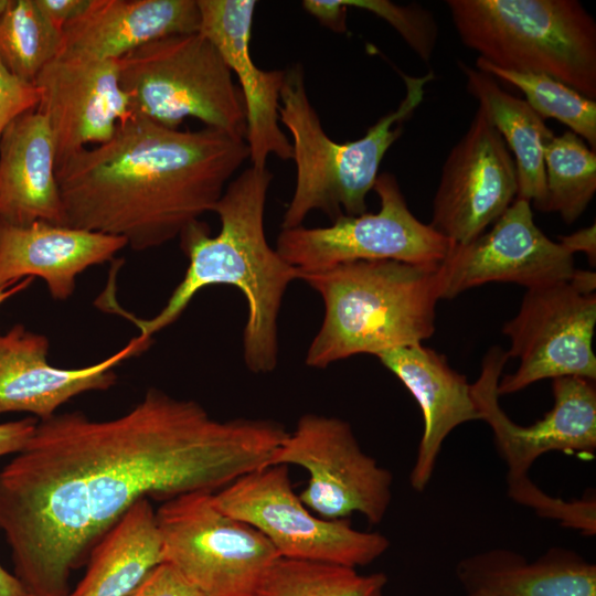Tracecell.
I'll return each instance as SVG.
<instances>
[{"instance_id":"6da1fadb","label":"cell","mask_w":596,"mask_h":596,"mask_svg":"<svg viewBox=\"0 0 596 596\" xmlns=\"http://www.w3.org/2000/svg\"><path fill=\"white\" fill-rule=\"evenodd\" d=\"M278 422L217 419L193 400L151 387L125 414L39 421L0 470V530L29 596H67L74 570L142 498L214 493L270 465Z\"/></svg>"},{"instance_id":"7a4b0ae2","label":"cell","mask_w":596,"mask_h":596,"mask_svg":"<svg viewBox=\"0 0 596 596\" xmlns=\"http://www.w3.org/2000/svg\"><path fill=\"white\" fill-rule=\"evenodd\" d=\"M247 158L242 137L130 116L56 169L65 225L123 237L138 252L162 246L213 212Z\"/></svg>"},{"instance_id":"3957f363","label":"cell","mask_w":596,"mask_h":596,"mask_svg":"<svg viewBox=\"0 0 596 596\" xmlns=\"http://www.w3.org/2000/svg\"><path fill=\"white\" fill-rule=\"evenodd\" d=\"M273 173L249 167L233 178L215 204L221 228L211 236L200 220L179 236L189 258L183 279L163 308L149 319L137 318L116 300L113 280L95 301L105 311L131 321L149 338L175 322L193 297L211 285H230L242 291L247 318L242 347L246 368L256 374L269 373L278 362V316L288 286L300 273L273 248L265 232V206Z\"/></svg>"},{"instance_id":"277c9868","label":"cell","mask_w":596,"mask_h":596,"mask_svg":"<svg viewBox=\"0 0 596 596\" xmlns=\"http://www.w3.org/2000/svg\"><path fill=\"white\" fill-rule=\"evenodd\" d=\"M439 265L355 260L300 279L323 302V319L305 363L326 369L356 354L423 343L435 332Z\"/></svg>"},{"instance_id":"5b68a950","label":"cell","mask_w":596,"mask_h":596,"mask_svg":"<svg viewBox=\"0 0 596 596\" xmlns=\"http://www.w3.org/2000/svg\"><path fill=\"white\" fill-rule=\"evenodd\" d=\"M401 76L406 92L397 108L381 117L363 137L339 143L321 125L309 99L301 65L285 71L279 121L290 134L296 182L281 230L302 225L312 211H321L331 222L342 215L366 212V195L373 190L381 162L402 136L403 123L423 102L425 86L434 73Z\"/></svg>"},{"instance_id":"8992f818","label":"cell","mask_w":596,"mask_h":596,"mask_svg":"<svg viewBox=\"0 0 596 596\" xmlns=\"http://www.w3.org/2000/svg\"><path fill=\"white\" fill-rule=\"evenodd\" d=\"M465 46L502 70L551 76L596 99V21L577 0H447Z\"/></svg>"},{"instance_id":"52a82bcc","label":"cell","mask_w":596,"mask_h":596,"mask_svg":"<svg viewBox=\"0 0 596 596\" xmlns=\"http://www.w3.org/2000/svg\"><path fill=\"white\" fill-rule=\"evenodd\" d=\"M131 116L179 129L187 118L245 139L242 93L201 32L153 40L117 61Z\"/></svg>"},{"instance_id":"ba28073f","label":"cell","mask_w":596,"mask_h":596,"mask_svg":"<svg viewBox=\"0 0 596 596\" xmlns=\"http://www.w3.org/2000/svg\"><path fill=\"white\" fill-rule=\"evenodd\" d=\"M223 513L259 531L279 557L366 566L390 547L386 535L360 531L349 519L327 520L312 513L294 491L289 468L269 465L212 493Z\"/></svg>"},{"instance_id":"9c48e42d","label":"cell","mask_w":596,"mask_h":596,"mask_svg":"<svg viewBox=\"0 0 596 596\" xmlns=\"http://www.w3.org/2000/svg\"><path fill=\"white\" fill-rule=\"evenodd\" d=\"M156 519L163 562L203 596H255L279 557L259 531L219 510L211 492L163 501Z\"/></svg>"},{"instance_id":"30bf717a","label":"cell","mask_w":596,"mask_h":596,"mask_svg":"<svg viewBox=\"0 0 596 596\" xmlns=\"http://www.w3.org/2000/svg\"><path fill=\"white\" fill-rule=\"evenodd\" d=\"M595 287V273L577 269L571 280L526 289L518 312L502 327L510 340L508 358L518 359L519 365L501 375L499 396L545 379L596 380Z\"/></svg>"},{"instance_id":"8fae6325","label":"cell","mask_w":596,"mask_h":596,"mask_svg":"<svg viewBox=\"0 0 596 596\" xmlns=\"http://www.w3.org/2000/svg\"><path fill=\"white\" fill-rule=\"evenodd\" d=\"M373 190L380 199L376 213L342 215L328 226L281 230L276 251L300 277L355 260L439 265L453 244L412 213L396 177L379 173Z\"/></svg>"},{"instance_id":"7c38bea8","label":"cell","mask_w":596,"mask_h":596,"mask_svg":"<svg viewBox=\"0 0 596 596\" xmlns=\"http://www.w3.org/2000/svg\"><path fill=\"white\" fill-rule=\"evenodd\" d=\"M270 465L304 468L309 479L299 499L327 520L359 513L379 524L392 501L391 471L363 451L351 425L339 417L301 415Z\"/></svg>"},{"instance_id":"4fadbf2b","label":"cell","mask_w":596,"mask_h":596,"mask_svg":"<svg viewBox=\"0 0 596 596\" xmlns=\"http://www.w3.org/2000/svg\"><path fill=\"white\" fill-rule=\"evenodd\" d=\"M509 360L490 348L471 391L481 421L491 428L496 449L508 468L507 479L529 476L533 462L550 451L592 454L596 450L595 381L578 376L553 379V406L529 426L509 418L499 404L498 383Z\"/></svg>"},{"instance_id":"5bb4252c","label":"cell","mask_w":596,"mask_h":596,"mask_svg":"<svg viewBox=\"0 0 596 596\" xmlns=\"http://www.w3.org/2000/svg\"><path fill=\"white\" fill-rule=\"evenodd\" d=\"M517 195L511 152L478 106L443 164L429 225L453 245L468 244L486 232Z\"/></svg>"},{"instance_id":"9a60e30c","label":"cell","mask_w":596,"mask_h":596,"mask_svg":"<svg viewBox=\"0 0 596 596\" xmlns=\"http://www.w3.org/2000/svg\"><path fill=\"white\" fill-rule=\"evenodd\" d=\"M574 254L549 238L535 224L531 204L515 199L481 235L451 245L438 266L439 298L488 283H513L526 289L571 280Z\"/></svg>"},{"instance_id":"2e32d148","label":"cell","mask_w":596,"mask_h":596,"mask_svg":"<svg viewBox=\"0 0 596 596\" xmlns=\"http://www.w3.org/2000/svg\"><path fill=\"white\" fill-rule=\"evenodd\" d=\"M33 84L36 109L52 132L56 169L87 145L108 141L118 124L131 116L117 61L57 55Z\"/></svg>"},{"instance_id":"e0dca14e","label":"cell","mask_w":596,"mask_h":596,"mask_svg":"<svg viewBox=\"0 0 596 596\" xmlns=\"http://www.w3.org/2000/svg\"><path fill=\"white\" fill-rule=\"evenodd\" d=\"M151 342L138 336L103 361L66 369L47 362L50 341L44 334L18 323L0 334V414L22 412L47 419L82 393L110 389L117 381L114 369Z\"/></svg>"},{"instance_id":"ac0fdd59","label":"cell","mask_w":596,"mask_h":596,"mask_svg":"<svg viewBox=\"0 0 596 596\" xmlns=\"http://www.w3.org/2000/svg\"><path fill=\"white\" fill-rule=\"evenodd\" d=\"M199 32L217 49L235 74L243 96L252 167L266 168L270 155L292 159L289 138L280 128L279 105L285 71L260 70L249 52L255 0H196Z\"/></svg>"},{"instance_id":"d6986e66","label":"cell","mask_w":596,"mask_h":596,"mask_svg":"<svg viewBox=\"0 0 596 596\" xmlns=\"http://www.w3.org/2000/svg\"><path fill=\"white\" fill-rule=\"evenodd\" d=\"M127 246L125 238L35 221L14 224L0 217V287L40 277L55 300L68 299L76 278Z\"/></svg>"},{"instance_id":"ffe728a7","label":"cell","mask_w":596,"mask_h":596,"mask_svg":"<svg viewBox=\"0 0 596 596\" xmlns=\"http://www.w3.org/2000/svg\"><path fill=\"white\" fill-rule=\"evenodd\" d=\"M376 356L404 384L422 411L424 429L409 482L415 491L423 492L446 437L461 424L481 421L471 384L449 365L445 355L423 343Z\"/></svg>"},{"instance_id":"44dd1931","label":"cell","mask_w":596,"mask_h":596,"mask_svg":"<svg viewBox=\"0 0 596 596\" xmlns=\"http://www.w3.org/2000/svg\"><path fill=\"white\" fill-rule=\"evenodd\" d=\"M199 28L196 0H91L63 26L57 55L118 61L153 40Z\"/></svg>"},{"instance_id":"7402d4cb","label":"cell","mask_w":596,"mask_h":596,"mask_svg":"<svg viewBox=\"0 0 596 596\" xmlns=\"http://www.w3.org/2000/svg\"><path fill=\"white\" fill-rule=\"evenodd\" d=\"M0 217L65 225L53 137L36 108L15 118L0 139Z\"/></svg>"},{"instance_id":"603a6c76","label":"cell","mask_w":596,"mask_h":596,"mask_svg":"<svg viewBox=\"0 0 596 596\" xmlns=\"http://www.w3.org/2000/svg\"><path fill=\"white\" fill-rule=\"evenodd\" d=\"M456 575L467 593L493 596H596V565L554 546L533 562L511 550L493 549L461 560Z\"/></svg>"},{"instance_id":"cb8c5ba5","label":"cell","mask_w":596,"mask_h":596,"mask_svg":"<svg viewBox=\"0 0 596 596\" xmlns=\"http://www.w3.org/2000/svg\"><path fill=\"white\" fill-rule=\"evenodd\" d=\"M162 562L156 511L142 498L95 545L84 577L67 596H130Z\"/></svg>"},{"instance_id":"d4e9b609","label":"cell","mask_w":596,"mask_h":596,"mask_svg":"<svg viewBox=\"0 0 596 596\" xmlns=\"http://www.w3.org/2000/svg\"><path fill=\"white\" fill-rule=\"evenodd\" d=\"M466 77L468 93L496 127L513 160L518 177V195L544 212L546 202L544 143L554 134L532 107L507 91L494 77L476 67L458 62Z\"/></svg>"},{"instance_id":"484cf974","label":"cell","mask_w":596,"mask_h":596,"mask_svg":"<svg viewBox=\"0 0 596 596\" xmlns=\"http://www.w3.org/2000/svg\"><path fill=\"white\" fill-rule=\"evenodd\" d=\"M546 202L544 212H556L572 224L585 212L596 192V151L566 130L544 143Z\"/></svg>"},{"instance_id":"4316f807","label":"cell","mask_w":596,"mask_h":596,"mask_svg":"<svg viewBox=\"0 0 596 596\" xmlns=\"http://www.w3.org/2000/svg\"><path fill=\"white\" fill-rule=\"evenodd\" d=\"M384 573L360 574L339 564L278 557L255 596H383Z\"/></svg>"},{"instance_id":"83f0119b","label":"cell","mask_w":596,"mask_h":596,"mask_svg":"<svg viewBox=\"0 0 596 596\" xmlns=\"http://www.w3.org/2000/svg\"><path fill=\"white\" fill-rule=\"evenodd\" d=\"M62 30L34 0H11L0 19V64L18 78L34 83L61 49Z\"/></svg>"},{"instance_id":"f1b7e54d","label":"cell","mask_w":596,"mask_h":596,"mask_svg":"<svg viewBox=\"0 0 596 596\" xmlns=\"http://www.w3.org/2000/svg\"><path fill=\"white\" fill-rule=\"evenodd\" d=\"M476 68L520 89L525 102L543 119L553 118L570 128L596 151V102L562 82L539 73L515 72L477 58Z\"/></svg>"},{"instance_id":"f546056e","label":"cell","mask_w":596,"mask_h":596,"mask_svg":"<svg viewBox=\"0 0 596 596\" xmlns=\"http://www.w3.org/2000/svg\"><path fill=\"white\" fill-rule=\"evenodd\" d=\"M349 8L369 11L386 21L402 36L412 51L429 62L434 54L438 25L428 9L418 3L397 4L389 0H341Z\"/></svg>"},{"instance_id":"4dcf8cb0","label":"cell","mask_w":596,"mask_h":596,"mask_svg":"<svg viewBox=\"0 0 596 596\" xmlns=\"http://www.w3.org/2000/svg\"><path fill=\"white\" fill-rule=\"evenodd\" d=\"M508 496L517 503L532 509L541 518L560 522L562 526L587 536L596 534V502L594 499L565 501L541 490L529 476L507 479Z\"/></svg>"},{"instance_id":"1f68e13d","label":"cell","mask_w":596,"mask_h":596,"mask_svg":"<svg viewBox=\"0 0 596 596\" xmlns=\"http://www.w3.org/2000/svg\"><path fill=\"white\" fill-rule=\"evenodd\" d=\"M38 105L36 86L12 75L0 64V139L15 118Z\"/></svg>"},{"instance_id":"d6a6232c","label":"cell","mask_w":596,"mask_h":596,"mask_svg":"<svg viewBox=\"0 0 596 596\" xmlns=\"http://www.w3.org/2000/svg\"><path fill=\"white\" fill-rule=\"evenodd\" d=\"M130 596H203L170 564L162 562L150 571Z\"/></svg>"},{"instance_id":"836d02e7","label":"cell","mask_w":596,"mask_h":596,"mask_svg":"<svg viewBox=\"0 0 596 596\" xmlns=\"http://www.w3.org/2000/svg\"><path fill=\"white\" fill-rule=\"evenodd\" d=\"M35 417H24L0 424V457L18 454L32 437L38 425Z\"/></svg>"},{"instance_id":"e575fe53","label":"cell","mask_w":596,"mask_h":596,"mask_svg":"<svg viewBox=\"0 0 596 596\" xmlns=\"http://www.w3.org/2000/svg\"><path fill=\"white\" fill-rule=\"evenodd\" d=\"M304 9L322 25L337 33H345L347 7L341 0H305Z\"/></svg>"},{"instance_id":"d590c367","label":"cell","mask_w":596,"mask_h":596,"mask_svg":"<svg viewBox=\"0 0 596 596\" xmlns=\"http://www.w3.org/2000/svg\"><path fill=\"white\" fill-rule=\"evenodd\" d=\"M42 14L57 29L79 17L91 0H34Z\"/></svg>"},{"instance_id":"8d00e7d4","label":"cell","mask_w":596,"mask_h":596,"mask_svg":"<svg viewBox=\"0 0 596 596\" xmlns=\"http://www.w3.org/2000/svg\"><path fill=\"white\" fill-rule=\"evenodd\" d=\"M568 252L575 254L577 252L585 253L589 264L595 266L596 263V226L595 223L587 227L581 228L570 235H561L557 241Z\"/></svg>"},{"instance_id":"74e56055","label":"cell","mask_w":596,"mask_h":596,"mask_svg":"<svg viewBox=\"0 0 596 596\" xmlns=\"http://www.w3.org/2000/svg\"><path fill=\"white\" fill-rule=\"evenodd\" d=\"M0 596H29L25 588L14 574L0 565Z\"/></svg>"},{"instance_id":"f35d334b","label":"cell","mask_w":596,"mask_h":596,"mask_svg":"<svg viewBox=\"0 0 596 596\" xmlns=\"http://www.w3.org/2000/svg\"><path fill=\"white\" fill-rule=\"evenodd\" d=\"M33 279L32 277H26L18 283H11L0 287V307L13 296L25 290L33 283Z\"/></svg>"},{"instance_id":"ab89813d","label":"cell","mask_w":596,"mask_h":596,"mask_svg":"<svg viewBox=\"0 0 596 596\" xmlns=\"http://www.w3.org/2000/svg\"><path fill=\"white\" fill-rule=\"evenodd\" d=\"M10 2H11V0H0V19L4 14V12L7 11Z\"/></svg>"},{"instance_id":"60d3db41","label":"cell","mask_w":596,"mask_h":596,"mask_svg":"<svg viewBox=\"0 0 596 596\" xmlns=\"http://www.w3.org/2000/svg\"><path fill=\"white\" fill-rule=\"evenodd\" d=\"M467 596H493L485 592H469L467 593Z\"/></svg>"}]
</instances>
